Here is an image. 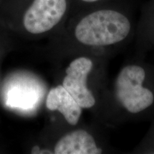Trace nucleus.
<instances>
[{"label": "nucleus", "instance_id": "nucleus-1", "mask_svg": "<svg viewBox=\"0 0 154 154\" xmlns=\"http://www.w3.org/2000/svg\"><path fill=\"white\" fill-rule=\"evenodd\" d=\"M136 54L109 81L103 103L101 124L114 126L146 120L154 115V63Z\"/></svg>", "mask_w": 154, "mask_h": 154}, {"label": "nucleus", "instance_id": "nucleus-2", "mask_svg": "<svg viewBox=\"0 0 154 154\" xmlns=\"http://www.w3.org/2000/svg\"><path fill=\"white\" fill-rule=\"evenodd\" d=\"M134 29L131 19L118 9H96L78 19L71 32V45L78 53L111 58L131 43Z\"/></svg>", "mask_w": 154, "mask_h": 154}, {"label": "nucleus", "instance_id": "nucleus-3", "mask_svg": "<svg viewBox=\"0 0 154 154\" xmlns=\"http://www.w3.org/2000/svg\"><path fill=\"white\" fill-rule=\"evenodd\" d=\"M110 59L94 54H78L68 63L61 80L62 86L80 106L94 112L101 124Z\"/></svg>", "mask_w": 154, "mask_h": 154}, {"label": "nucleus", "instance_id": "nucleus-4", "mask_svg": "<svg viewBox=\"0 0 154 154\" xmlns=\"http://www.w3.org/2000/svg\"><path fill=\"white\" fill-rule=\"evenodd\" d=\"M68 6V0H31L21 17L22 27L34 35L50 32L62 22Z\"/></svg>", "mask_w": 154, "mask_h": 154}, {"label": "nucleus", "instance_id": "nucleus-5", "mask_svg": "<svg viewBox=\"0 0 154 154\" xmlns=\"http://www.w3.org/2000/svg\"><path fill=\"white\" fill-rule=\"evenodd\" d=\"M78 126L62 134L54 146V153L101 154L114 152L102 130Z\"/></svg>", "mask_w": 154, "mask_h": 154}, {"label": "nucleus", "instance_id": "nucleus-6", "mask_svg": "<svg viewBox=\"0 0 154 154\" xmlns=\"http://www.w3.org/2000/svg\"><path fill=\"white\" fill-rule=\"evenodd\" d=\"M46 106L48 110L60 113L69 126L79 124L83 109L61 84L50 89L46 99Z\"/></svg>", "mask_w": 154, "mask_h": 154}, {"label": "nucleus", "instance_id": "nucleus-7", "mask_svg": "<svg viewBox=\"0 0 154 154\" xmlns=\"http://www.w3.org/2000/svg\"><path fill=\"white\" fill-rule=\"evenodd\" d=\"M134 43L136 54L145 57L148 52L154 51V24L144 33L136 36Z\"/></svg>", "mask_w": 154, "mask_h": 154}, {"label": "nucleus", "instance_id": "nucleus-8", "mask_svg": "<svg viewBox=\"0 0 154 154\" xmlns=\"http://www.w3.org/2000/svg\"><path fill=\"white\" fill-rule=\"evenodd\" d=\"M134 153H154V119L145 136L134 149Z\"/></svg>", "mask_w": 154, "mask_h": 154}, {"label": "nucleus", "instance_id": "nucleus-9", "mask_svg": "<svg viewBox=\"0 0 154 154\" xmlns=\"http://www.w3.org/2000/svg\"><path fill=\"white\" fill-rule=\"evenodd\" d=\"M31 153L34 154H54L53 150L42 149L38 146H34L31 150Z\"/></svg>", "mask_w": 154, "mask_h": 154}, {"label": "nucleus", "instance_id": "nucleus-10", "mask_svg": "<svg viewBox=\"0 0 154 154\" xmlns=\"http://www.w3.org/2000/svg\"><path fill=\"white\" fill-rule=\"evenodd\" d=\"M79 1L82 2L83 3H86V4H94V3L99 2L101 1V0H79Z\"/></svg>", "mask_w": 154, "mask_h": 154}]
</instances>
